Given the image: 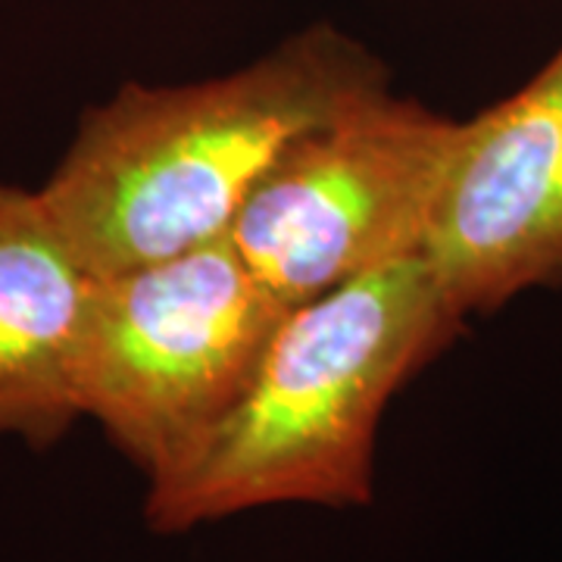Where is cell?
I'll return each instance as SVG.
<instances>
[{
	"label": "cell",
	"mask_w": 562,
	"mask_h": 562,
	"mask_svg": "<svg viewBox=\"0 0 562 562\" xmlns=\"http://www.w3.org/2000/svg\"><path fill=\"white\" fill-rule=\"evenodd\" d=\"M384 91L387 66L319 22L220 79L125 81L38 194L91 276L166 260L228 235L294 140Z\"/></svg>",
	"instance_id": "cell-1"
},
{
	"label": "cell",
	"mask_w": 562,
	"mask_h": 562,
	"mask_svg": "<svg viewBox=\"0 0 562 562\" xmlns=\"http://www.w3.org/2000/svg\"><path fill=\"white\" fill-rule=\"evenodd\" d=\"M462 325L422 254L291 306L241 401L147 484V525L181 535L262 506H369L387 403Z\"/></svg>",
	"instance_id": "cell-2"
},
{
	"label": "cell",
	"mask_w": 562,
	"mask_h": 562,
	"mask_svg": "<svg viewBox=\"0 0 562 562\" xmlns=\"http://www.w3.org/2000/svg\"><path fill=\"white\" fill-rule=\"evenodd\" d=\"M288 310L228 235L94 276L76 347L81 419L157 482L241 401Z\"/></svg>",
	"instance_id": "cell-3"
},
{
	"label": "cell",
	"mask_w": 562,
	"mask_h": 562,
	"mask_svg": "<svg viewBox=\"0 0 562 562\" xmlns=\"http://www.w3.org/2000/svg\"><path fill=\"white\" fill-rule=\"evenodd\" d=\"M460 122L375 94L297 138L250 191L228 238L284 306L422 254Z\"/></svg>",
	"instance_id": "cell-4"
},
{
	"label": "cell",
	"mask_w": 562,
	"mask_h": 562,
	"mask_svg": "<svg viewBox=\"0 0 562 562\" xmlns=\"http://www.w3.org/2000/svg\"><path fill=\"white\" fill-rule=\"evenodd\" d=\"M422 257L462 322L562 284V44L522 88L460 122Z\"/></svg>",
	"instance_id": "cell-5"
},
{
	"label": "cell",
	"mask_w": 562,
	"mask_h": 562,
	"mask_svg": "<svg viewBox=\"0 0 562 562\" xmlns=\"http://www.w3.org/2000/svg\"><path fill=\"white\" fill-rule=\"evenodd\" d=\"M91 281L38 191L0 181V438L50 447L81 419L76 347Z\"/></svg>",
	"instance_id": "cell-6"
}]
</instances>
